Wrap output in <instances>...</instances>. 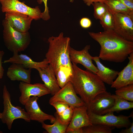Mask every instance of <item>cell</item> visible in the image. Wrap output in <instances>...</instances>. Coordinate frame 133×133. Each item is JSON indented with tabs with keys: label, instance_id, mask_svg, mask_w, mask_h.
Segmentation results:
<instances>
[{
	"label": "cell",
	"instance_id": "836d02e7",
	"mask_svg": "<svg viewBox=\"0 0 133 133\" xmlns=\"http://www.w3.org/2000/svg\"><path fill=\"white\" fill-rule=\"evenodd\" d=\"M126 6L133 12V0H117Z\"/></svg>",
	"mask_w": 133,
	"mask_h": 133
},
{
	"label": "cell",
	"instance_id": "3957f363",
	"mask_svg": "<svg viewBox=\"0 0 133 133\" xmlns=\"http://www.w3.org/2000/svg\"><path fill=\"white\" fill-rule=\"evenodd\" d=\"M48 41L49 48L46 54V58L53 68L55 73L63 67L72 70L70 57V38L64 37L63 33L62 32L58 36L49 37Z\"/></svg>",
	"mask_w": 133,
	"mask_h": 133
},
{
	"label": "cell",
	"instance_id": "5bb4252c",
	"mask_svg": "<svg viewBox=\"0 0 133 133\" xmlns=\"http://www.w3.org/2000/svg\"><path fill=\"white\" fill-rule=\"evenodd\" d=\"M5 19L16 31L22 33L28 32L33 19L30 16L16 12L5 13Z\"/></svg>",
	"mask_w": 133,
	"mask_h": 133
},
{
	"label": "cell",
	"instance_id": "2e32d148",
	"mask_svg": "<svg viewBox=\"0 0 133 133\" xmlns=\"http://www.w3.org/2000/svg\"><path fill=\"white\" fill-rule=\"evenodd\" d=\"M128 58L129 62L127 65L120 72L111 85V87L116 89L133 84V52Z\"/></svg>",
	"mask_w": 133,
	"mask_h": 133
},
{
	"label": "cell",
	"instance_id": "603a6c76",
	"mask_svg": "<svg viewBox=\"0 0 133 133\" xmlns=\"http://www.w3.org/2000/svg\"><path fill=\"white\" fill-rule=\"evenodd\" d=\"M55 73L58 84L60 88H62L70 81L72 71L67 68H61Z\"/></svg>",
	"mask_w": 133,
	"mask_h": 133
},
{
	"label": "cell",
	"instance_id": "277c9868",
	"mask_svg": "<svg viewBox=\"0 0 133 133\" xmlns=\"http://www.w3.org/2000/svg\"><path fill=\"white\" fill-rule=\"evenodd\" d=\"M2 25L4 42L9 50L13 53H17L27 49L31 41L28 32L22 33L16 31L5 19L2 21Z\"/></svg>",
	"mask_w": 133,
	"mask_h": 133
},
{
	"label": "cell",
	"instance_id": "6da1fadb",
	"mask_svg": "<svg viewBox=\"0 0 133 133\" xmlns=\"http://www.w3.org/2000/svg\"><path fill=\"white\" fill-rule=\"evenodd\" d=\"M88 33L100 45L99 57L102 60L122 63L133 52V42L124 39L113 29L97 33L88 32Z\"/></svg>",
	"mask_w": 133,
	"mask_h": 133
},
{
	"label": "cell",
	"instance_id": "74e56055",
	"mask_svg": "<svg viewBox=\"0 0 133 133\" xmlns=\"http://www.w3.org/2000/svg\"><path fill=\"white\" fill-rule=\"evenodd\" d=\"M130 117H132L133 118V112H132V113L130 114V115L129 116Z\"/></svg>",
	"mask_w": 133,
	"mask_h": 133
},
{
	"label": "cell",
	"instance_id": "ab89813d",
	"mask_svg": "<svg viewBox=\"0 0 133 133\" xmlns=\"http://www.w3.org/2000/svg\"><path fill=\"white\" fill-rule=\"evenodd\" d=\"M2 117V114L0 112V119H1Z\"/></svg>",
	"mask_w": 133,
	"mask_h": 133
},
{
	"label": "cell",
	"instance_id": "ac0fdd59",
	"mask_svg": "<svg viewBox=\"0 0 133 133\" xmlns=\"http://www.w3.org/2000/svg\"><path fill=\"white\" fill-rule=\"evenodd\" d=\"M3 63L19 64L22 65L25 68L35 69L36 70L39 68L46 67L49 64V62L46 58L41 62H36L26 54H19L18 53H13L12 56L4 60Z\"/></svg>",
	"mask_w": 133,
	"mask_h": 133
},
{
	"label": "cell",
	"instance_id": "e575fe53",
	"mask_svg": "<svg viewBox=\"0 0 133 133\" xmlns=\"http://www.w3.org/2000/svg\"><path fill=\"white\" fill-rule=\"evenodd\" d=\"M106 0H83L84 3L88 6H90L92 3L97 2H104Z\"/></svg>",
	"mask_w": 133,
	"mask_h": 133
},
{
	"label": "cell",
	"instance_id": "5b68a950",
	"mask_svg": "<svg viewBox=\"0 0 133 133\" xmlns=\"http://www.w3.org/2000/svg\"><path fill=\"white\" fill-rule=\"evenodd\" d=\"M11 97L6 86L4 85L2 95L4 109L1 113V119L2 123L6 124L9 130L11 129L14 121L16 119H22L28 122H30L31 121L28 114L24 109L20 106L13 105Z\"/></svg>",
	"mask_w": 133,
	"mask_h": 133
},
{
	"label": "cell",
	"instance_id": "44dd1931",
	"mask_svg": "<svg viewBox=\"0 0 133 133\" xmlns=\"http://www.w3.org/2000/svg\"><path fill=\"white\" fill-rule=\"evenodd\" d=\"M104 3L109 11L112 15L120 13L127 15L133 20V12L126 6L117 0H106Z\"/></svg>",
	"mask_w": 133,
	"mask_h": 133
},
{
	"label": "cell",
	"instance_id": "8fae6325",
	"mask_svg": "<svg viewBox=\"0 0 133 133\" xmlns=\"http://www.w3.org/2000/svg\"><path fill=\"white\" fill-rule=\"evenodd\" d=\"M114 102L112 94L106 91L98 94L90 103L86 105L87 112L101 115L104 111L112 107Z\"/></svg>",
	"mask_w": 133,
	"mask_h": 133
},
{
	"label": "cell",
	"instance_id": "484cf974",
	"mask_svg": "<svg viewBox=\"0 0 133 133\" xmlns=\"http://www.w3.org/2000/svg\"><path fill=\"white\" fill-rule=\"evenodd\" d=\"M82 128L83 133H111L114 128L101 124H93Z\"/></svg>",
	"mask_w": 133,
	"mask_h": 133
},
{
	"label": "cell",
	"instance_id": "d6986e66",
	"mask_svg": "<svg viewBox=\"0 0 133 133\" xmlns=\"http://www.w3.org/2000/svg\"><path fill=\"white\" fill-rule=\"evenodd\" d=\"M31 69H27L20 64L12 63L6 73L8 77L12 81H18L30 83Z\"/></svg>",
	"mask_w": 133,
	"mask_h": 133
},
{
	"label": "cell",
	"instance_id": "7c38bea8",
	"mask_svg": "<svg viewBox=\"0 0 133 133\" xmlns=\"http://www.w3.org/2000/svg\"><path fill=\"white\" fill-rule=\"evenodd\" d=\"M90 49L89 45L86 46L80 50H77L71 47L70 50V57L71 62L77 65H83L86 70L96 74L98 72L97 67L93 63L92 56L89 52Z\"/></svg>",
	"mask_w": 133,
	"mask_h": 133
},
{
	"label": "cell",
	"instance_id": "cb8c5ba5",
	"mask_svg": "<svg viewBox=\"0 0 133 133\" xmlns=\"http://www.w3.org/2000/svg\"><path fill=\"white\" fill-rule=\"evenodd\" d=\"M55 120L52 125L42 123V127L49 133H65L68 126L61 123L56 114Z\"/></svg>",
	"mask_w": 133,
	"mask_h": 133
},
{
	"label": "cell",
	"instance_id": "d590c367",
	"mask_svg": "<svg viewBox=\"0 0 133 133\" xmlns=\"http://www.w3.org/2000/svg\"><path fill=\"white\" fill-rule=\"evenodd\" d=\"M125 129H122L119 133H133V122L132 123L130 126L126 128Z\"/></svg>",
	"mask_w": 133,
	"mask_h": 133
},
{
	"label": "cell",
	"instance_id": "f1b7e54d",
	"mask_svg": "<svg viewBox=\"0 0 133 133\" xmlns=\"http://www.w3.org/2000/svg\"><path fill=\"white\" fill-rule=\"evenodd\" d=\"M74 108L69 106L59 115L57 114L60 122L63 124L68 125L72 117Z\"/></svg>",
	"mask_w": 133,
	"mask_h": 133
},
{
	"label": "cell",
	"instance_id": "30bf717a",
	"mask_svg": "<svg viewBox=\"0 0 133 133\" xmlns=\"http://www.w3.org/2000/svg\"><path fill=\"white\" fill-rule=\"evenodd\" d=\"M19 88L21 93L19 101L24 105L31 96L39 97L50 94L49 90L45 85L41 83L33 84L21 81Z\"/></svg>",
	"mask_w": 133,
	"mask_h": 133
},
{
	"label": "cell",
	"instance_id": "8992f818",
	"mask_svg": "<svg viewBox=\"0 0 133 133\" xmlns=\"http://www.w3.org/2000/svg\"><path fill=\"white\" fill-rule=\"evenodd\" d=\"M87 113L92 124H100L120 129L128 127L132 123L129 116L122 115L116 116L113 113H108L103 115H97L87 111Z\"/></svg>",
	"mask_w": 133,
	"mask_h": 133
},
{
	"label": "cell",
	"instance_id": "52a82bcc",
	"mask_svg": "<svg viewBox=\"0 0 133 133\" xmlns=\"http://www.w3.org/2000/svg\"><path fill=\"white\" fill-rule=\"evenodd\" d=\"M2 12H16L26 14L36 20L42 18V13L39 7L32 8L19 0H0Z\"/></svg>",
	"mask_w": 133,
	"mask_h": 133
},
{
	"label": "cell",
	"instance_id": "d4e9b609",
	"mask_svg": "<svg viewBox=\"0 0 133 133\" xmlns=\"http://www.w3.org/2000/svg\"><path fill=\"white\" fill-rule=\"evenodd\" d=\"M115 92L116 95L128 101L133 102V84L117 88Z\"/></svg>",
	"mask_w": 133,
	"mask_h": 133
},
{
	"label": "cell",
	"instance_id": "7402d4cb",
	"mask_svg": "<svg viewBox=\"0 0 133 133\" xmlns=\"http://www.w3.org/2000/svg\"><path fill=\"white\" fill-rule=\"evenodd\" d=\"M115 99L113 106L111 108L104 111L101 115L108 113L116 112L119 113L120 111L129 110L133 108V102L126 100L116 94H112Z\"/></svg>",
	"mask_w": 133,
	"mask_h": 133
},
{
	"label": "cell",
	"instance_id": "9a60e30c",
	"mask_svg": "<svg viewBox=\"0 0 133 133\" xmlns=\"http://www.w3.org/2000/svg\"><path fill=\"white\" fill-rule=\"evenodd\" d=\"M92 124L87 113L86 105L74 108L71 120L66 133H70L76 129L88 126Z\"/></svg>",
	"mask_w": 133,
	"mask_h": 133
},
{
	"label": "cell",
	"instance_id": "ffe728a7",
	"mask_svg": "<svg viewBox=\"0 0 133 133\" xmlns=\"http://www.w3.org/2000/svg\"><path fill=\"white\" fill-rule=\"evenodd\" d=\"M92 59L97 66L98 72L96 74L104 83L111 85L116 78L119 72L104 66L101 63L99 56H92Z\"/></svg>",
	"mask_w": 133,
	"mask_h": 133
},
{
	"label": "cell",
	"instance_id": "d6a6232c",
	"mask_svg": "<svg viewBox=\"0 0 133 133\" xmlns=\"http://www.w3.org/2000/svg\"><path fill=\"white\" fill-rule=\"evenodd\" d=\"M4 52L3 50H0V80L3 76L4 70L2 66V59Z\"/></svg>",
	"mask_w": 133,
	"mask_h": 133
},
{
	"label": "cell",
	"instance_id": "1f68e13d",
	"mask_svg": "<svg viewBox=\"0 0 133 133\" xmlns=\"http://www.w3.org/2000/svg\"><path fill=\"white\" fill-rule=\"evenodd\" d=\"M80 24L81 27L82 28L87 29L91 27L92 25V22L88 18L83 17L80 19Z\"/></svg>",
	"mask_w": 133,
	"mask_h": 133
},
{
	"label": "cell",
	"instance_id": "8d00e7d4",
	"mask_svg": "<svg viewBox=\"0 0 133 133\" xmlns=\"http://www.w3.org/2000/svg\"><path fill=\"white\" fill-rule=\"evenodd\" d=\"M70 133H83L82 128L75 129L71 131Z\"/></svg>",
	"mask_w": 133,
	"mask_h": 133
},
{
	"label": "cell",
	"instance_id": "7a4b0ae2",
	"mask_svg": "<svg viewBox=\"0 0 133 133\" xmlns=\"http://www.w3.org/2000/svg\"><path fill=\"white\" fill-rule=\"evenodd\" d=\"M72 74L70 82L77 94L87 105L98 94L106 91L104 83L92 72L83 70L72 63Z\"/></svg>",
	"mask_w": 133,
	"mask_h": 133
},
{
	"label": "cell",
	"instance_id": "ba28073f",
	"mask_svg": "<svg viewBox=\"0 0 133 133\" xmlns=\"http://www.w3.org/2000/svg\"><path fill=\"white\" fill-rule=\"evenodd\" d=\"M59 101L67 104L74 108L86 105L81 98L77 95L73 86L69 82L60 89L49 100V103Z\"/></svg>",
	"mask_w": 133,
	"mask_h": 133
},
{
	"label": "cell",
	"instance_id": "4fadbf2b",
	"mask_svg": "<svg viewBox=\"0 0 133 133\" xmlns=\"http://www.w3.org/2000/svg\"><path fill=\"white\" fill-rule=\"evenodd\" d=\"M38 99V97L32 96L29 98L24 105L30 120L37 121L41 123L49 120L51 123H53L55 120V117L45 113L41 110L37 103Z\"/></svg>",
	"mask_w": 133,
	"mask_h": 133
},
{
	"label": "cell",
	"instance_id": "9c48e42d",
	"mask_svg": "<svg viewBox=\"0 0 133 133\" xmlns=\"http://www.w3.org/2000/svg\"><path fill=\"white\" fill-rule=\"evenodd\" d=\"M113 30L128 40L133 41V20L129 16L122 13L113 15Z\"/></svg>",
	"mask_w": 133,
	"mask_h": 133
},
{
	"label": "cell",
	"instance_id": "4dcf8cb0",
	"mask_svg": "<svg viewBox=\"0 0 133 133\" xmlns=\"http://www.w3.org/2000/svg\"><path fill=\"white\" fill-rule=\"evenodd\" d=\"M38 3L39 4H41L43 2L45 5V10L43 12H42V19L45 21H47L50 18V16L49 14V10L47 6V0H37Z\"/></svg>",
	"mask_w": 133,
	"mask_h": 133
},
{
	"label": "cell",
	"instance_id": "83f0119b",
	"mask_svg": "<svg viewBox=\"0 0 133 133\" xmlns=\"http://www.w3.org/2000/svg\"><path fill=\"white\" fill-rule=\"evenodd\" d=\"M94 9V16L96 19H100L108 11L105 4L103 2H97L92 4Z\"/></svg>",
	"mask_w": 133,
	"mask_h": 133
},
{
	"label": "cell",
	"instance_id": "e0dca14e",
	"mask_svg": "<svg viewBox=\"0 0 133 133\" xmlns=\"http://www.w3.org/2000/svg\"><path fill=\"white\" fill-rule=\"evenodd\" d=\"M44 84L48 89L50 94L53 96L60 89L53 68L49 64L46 67L37 70Z\"/></svg>",
	"mask_w": 133,
	"mask_h": 133
},
{
	"label": "cell",
	"instance_id": "4316f807",
	"mask_svg": "<svg viewBox=\"0 0 133 133\" xmlns=\"http://www.w3.org/2000/svg\"><path fill=\"white\" fill-rule=\"evenodd\" d=\"M100 24L104 30L113 29V15L108 11L99 19Z\"/></svg>",
	"mask_w": 133,
	"mask_h": 133
},
{
	"label": "cell",
	"instance_id": "f546056e",
	"mask_svg": "<svg viewBox=\"0 0 133 133\" xmlns=\"http://www.w3.org/2000/svg\"><path fill=\"white\" fill-rule=\"evenodd\" d=\"M56 109V113L59 115L61 113L69 106L67 104L59 101H55L50 104Z\"/></svg>",
	"mask_w": 133,
	"mask_h": 133
},
{
	"label": "cell",
	"instance_id": "f35d334b",
	"mask_svg": "<svg viewBox=\"0 0 133 133\" xmlns=\"http://www.w3.org/2000/svg\"><path fill=\"white\" fill-rule=\"evenodd\" d=\"M70 2H73L74 1V0H69Z\"/></svg>",
	"mask_w": 133,
	"mask_h": 133
}]
</instances>
